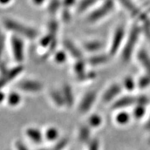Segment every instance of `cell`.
Here are the masks:
<instances>
[{"instance_id": "6da1fadb", "label": "cell", "mask_w": 150, "mask_h": 150, "mask_svg": "<svg viewBox=\"0 0 150 150\" xmlns=\"http://www.w3.org/2000/svg\"><path fill=\"white\" fill-rule=\"evenodd\" d=\"M3 27L12 34L17 35L24 39L33 40L38 36V31L34 27L27 25L13 18H6L2 21Z\"/></svg>"}, {"instance_id": "7a4b0ae2", "label": "cell", "mask_w": 150, "mask_h": 150, "mask_svg": "<svg viewBox=\"0 0 150 150\" xmlns=\"http://www.w3.org/2000/svg\"><path fill=\"white\" fill-rule=\"evenodd\" d=\"M114 8L115 3L113 0H105L102 5L95 8V11H92L88 15L86 18V21L90 24L96 23L106 18L108 15L111 13Z\"/></svg>"}, {"instance_id": "3957f363", "label": "cell", "mask_w": 150, "mask_h": 150, "mask_svg": "<svg viewBox=\"0 0 150 150\" xmlns=\"http://www.w3.org/2000/svg\"><path fill=\"white\" fill-rule=\"evenodd\" d=\"M140 28L138 26H134L129 33V37L122 52V60L125 63H128L132 56L135 47H136L138 38L140 33Z\"/></svg>"}, {"instance_id": "277c9868", "label": "cell", "mask_w": 150, "mask_h": 150, "mask_svg": "<svg viewBox=\"0 0 150 150\" xmlns=\"http://www.w3.org/2000/svg\"><path fill=\"white\" fill-rule=\"evenodd\" d=\"M11 51L13 59L20 65L23 63L25 58V46H24V38L17 35L12 34L10 38Z\"/></svg>"}, {"instance_id": "5b68a950", "label": "cell", "mask_w": 150, "mask_h": 150, "mask_svg": "<svg viewBox=\"0 0 150 150\" xmlns=\"http://www.w3.org/2000/svg\"><path fill=\"white\" fill-rule=\"evenodd\" d=\"M125 38V30L122 26H120L116 28L114 31L110 41L108 54L110 57H112L117 53L120 49L122 45L123 44V40Z\"/></svg>"}, {"instance_id": "8992f818", "label": "cell", "mask_w": 150, "mask_h": 150, "mask_svg": "<svg viewBox=\"0 0 150 150\" xmlns=\"http://www.w3.org/2000/svg\"><path fill=\"white\" fill-rule=\"evenodd\" d=\"M23 71V66L21 65H18L11 69H8L6 72L1 74L0 76V91L7 83L14 79L18 75L21 74Z\"/></svg>"}, {"instance_id": "52a82bcc", "label": "cell", "mask_w": 150, "mask_h": 150, "mask_svg": "<svg viewBox=\"0 0 150 150\" xmlns=\"http://www.w3.org/2000/svg\"><path fill=\"white\" fill-rule=\"evenodd\" d=\"M97 98L96 91H91L88 92L84 95L79 105V111L82 113L87 112L91 109Z\"/></svg>"}, {"instance_id": "ba28073f", "label": "cell", "mask_w": 150, "mask_h": 150, "mask_svg": "<svg viewBox=\"0 0 150 150\" xmlns=\"http://www.w3.org/2000/svg\"><path fill=\"white\" fill-rule=\"evenodd\" d=\"M18 88L21 91L27 93H38L43 88L42 84L35 80H24L20 82Z\"/></svg>"}, {"instance_id": "9c48e42d", "label": "cell", "mask_w": 150, "mask_h": 150, "mask_svg": "<svg viewBox=\"0 0 150 150\" xmlns=\"http://www.w3.org/2000/svg\"><path fill=\"white\" fill-rule=\"evenodd\" d=\"M103 47L104 43L99 40H87L83 43V51L92 54L100 53Z\"/></svg>"}, {"instance_id": "30bf717a", "label": "cell", "mask_w": 150, "mask_h": 150, "mask_svg": "<svg viewBox=\"0 0 150 150\" xmlns=\"http://www.w3.org/2000/svg\"><path fill=\"white\" fill-rule=\"evenodd\" d=\"M110 56L108 54L100 53L93 54L91 57L88 59V63L92 66H98L106 64L109 61Z\"/></svg>"}, {"instance_id": "8fae6325", "label": "cell", "mask_w": 150, "mask_h": 150, "mask_svg": "<svg viewBox=\"0 0 150 150\" xmlns=\"http://www.w3.org/2000/svg\"><path fill=\"white\" fill-rule=\"evenodd\" d=\"M122 91V87L119 84L114 83L110 86L105 91L102 97L103 102H109L112 100L115 97H117Z\"/></svg>"}, {"instance_id": "7c38bea8", "label": "cell", "mask_w": 150, "mask_h": 150, "mask_svg": "<svg viewBox=\"0 0 150 150\" xmlns=\"http://www.w3.org/2000/svg\"><path fill=\"white\" fill-rule=\"evenodd\" d=\"M64 46L66 52H68L70 55H72V56H73L76 60L81 59L83 58L82 52L75 45V44H74L72 41L66 40L64 42Z\"/></svg>"}, {"instance_id": "4fadbf2b", "label": "cell", "mask_w": 150, "mask_h": 150, "mask_svg": "<svg viewBox=\"0 0 150 150\" xmlns=\"http://www.w3.org/2000/svg\"><path fill=\"white\" fill-rule=\"evenodd\" d=\"M62 94L63 95V98H64L65 105L68 108L72 107L74 103V94L72 88L70 87V85L68 84H65L63 86V89H62Z\"/></svg>"}, {"instance_id": "5bb4252c", "label": "cell", "mask_w": 150, "mask_h": 150, "mask_svg": "<svg viewBox=\"0 0 150 150\" xmlns=\"http://www.w3.org/2000/svg\"><path fill=\"white\" fill-rule=\"evenodd\" d=\"M137 58H138L140 64L147 71V74L150 75V57L149 54L145 50H141L138 52Z\"/></svg>"}, {"instance_id": "9a60e30c", "label": "cell", "mask_w": 150, "mask_h": 150, "mask_svg": "<svg viewBox=\"0 0 150 150\" xmlns=\"http://www.w3.org/2000/svg\"><path fill=\"white\" fill-rule=\"evenodd\" d=\"M135 102H136V98H134L133 97H124L116 101L114 103L112 107L115 109L127 107Z\"/></svg>"}, {"instance_id": "2e32d148", "label": "cell", "mask_w": 150, "mask_h": 150, "mask_svg": "<svg viewBox=\"0 0 150 150\" xmlns=\"http://www.w3.org/2000/svg\"><path fill=\"white\" fill-rule=\"evenodd\" d=\"M50 97L53 101V102L56 106L59 107H63L65 105V102L63 98V95L62 94V92L58 91L56 90H52L50 93Z\"/></svg>"}, {"instance_id": "e0dca14e", "label": "cell", "mask_w": 150, "mask_h": 150, "mask_svg": "<svg viewBox=\"0 0 150 150\" xmlns=\"http://www.w3.org/2000/svg\"><path fill=\"white\" fill-rule=\"evenodd\" d=\"M26 134L35 143H40L42 140V136L39 130L34 128H29L26 131Z\"/></svg>"}, {"instance_id": "ac0fdd59", "label": "cell", "mask_w": 150, "mask_h": 150, "mask_svg": "<svg viewBox=\"0 0 150 150\" xmlns=\"http://www.w3.org/2000/svg\"><path fill=\"white\" fill-rule=\"evenodd\" d=\"M91 138V130L88 126L81 127L79 131V140L81 142H88Z\"/></svg>"}, {"instance_id": "d6986e66", "label": "cell", "mask_w": 150, "mask_h": 150, "mask_svg": "<svg viewBox=\"0 0 150 150\" xmlns=\"http://www.w3.org/2000/svg\"><path fill=\"white\" fill-rule=\"evenodd\" d=\"M73 70L77 76L83 74L86 72V61H83V59L76 60L73 66Z\"/></svg>"}, {"instance_id": "ffe728a7", "label": "cell", "mask_w": 150, "mask_h": 150, "mask_svg": "<svg viewBox=\"0 0 150 150\" xmlns=\"http://www.w3.org/2000/svg\"><path fill=\"white\" fill-rule=\"evenodd\" d=\"M97 0H81L78 3L77 9L79 13H83L84 11L93 6V5L96 3Z\"/></svg>"}, {"instance_id": "44dd1931", "label": "cell", "mask_w": 150, "mask_h": 150, "mask_svg": "<svg viewBox=\"0 0 150 150\" xmlns=\"http://www.w3.org/2000/svg\"><path fill=\"white\" fill-rule=\"evenodd\" d=\"M7 102L11 106H16L20 104L21 101V97L18 93L12 92L6 97Z\"/></svg>"}, {"instance_id": "7402d4cb", "label": "cell", "mask_w": 150, "mask_h": 150, "mask_svg": "<svg viewBox=\"0 0 150 150\" xmlns=\"http://www.w3.org/2000/svg\"><path fill=\"white\" fill-rule=\"evenodd\" d=\"M59 131L57 130L56 128L54 127H51V128H49L46 131L45 133V138L47 140L49 141H54L59 138Z\"/></svg>"}, {"instance_id": "603a6c76", "label": "cell", "mask_w": 150, "mask_h": 150, "mask_svg": "<svg viewBox=\"0 0 150 150\" xmlns=\"http://www.w3.org/2000/svg\"><path fill=\"white\" fill-rule=\"evenodd\" d=\"M61 6V0H51L48 6L49 12L52 14H54L59 11Z\"/></svg>"}, {"instance_id": "cb8c5ba5", "label": "cell", "mask_w": 150, "mask_h": 150, "mask_svg": "<svg viewBox=\"0 0 150 150\" xmlns=\"http://www.w3.org/2000/svg\"><path fill=\"white\" fill-rule=\"evenodd\" d=\"M102 122V120L101 116L97 114H93L88 119V124L92 127H97L101 125Z\"/></svg>"}, {"instance_id": "d4e9b609", "label": "cell", "mask_w": 150, "mask_h": 150, "mask_svg": "<svg viewBox=\"0 0 150 150\" xmlns=\"http://www.w3.org/2000/svg\"><path fill=\"white\" fill-rule=\"evenodd\" d=\"M67 52L64 51H59L56 52L55 55H54V61L59 64H63L67 60Z\"/></svg>"}, {"instance_id": "484cf974", "label": "cell", "mask_w": 150, "mask_h": 150, "mask_svg": "<svg viewBox=\"0 0 150 150\" xmlns=\"http://www.w3.org/2000/svg\"><path fill=\"white\" fill-rule=\"evenodd\" d=\"M67 143H68L67 138H63V139L60 140L51 149H40L39 150H63L66 147Z\"/></svg>"}, {"instance_id": "4316f807", "label": "cell", "mask_w": 150, "mask_h": 150, "mask_svg": "<svg viewBox=\"0 0 150 150\" xmlns=\"http://www.w3.org/2000/svg\"><path fill=\"white\" fill-rule=\"evenodd\" d=\"M129 115L128 113L125 112H120L119 114H117V115L116 116V121L118 124L120 125H125V124L128 123L129 120Z\"/></svg>"}, {"instance_id": "83f0119b", "label": "cell", "mask_w": 150, "mask_h": 150, "mask_svg": "<svg viewBox=\"0 0 150 150\" xmlns=\"http://www.w3.org/2000/svg\"><path fill=\"white\" fill-rule=\"evenodd\" d=\"M124 86L127 91H131L135 88V82L134 79L131 76H127L124 81Z\"/></svg>"}, {"instance_id": "f1b7e54d", "label": "cell", "mask_w": 150, "mask_h": 150, "mask_svg": "<svg viewBox=\"0 0 150 150\" xmlns=\"http://www.w3.org/2000/svg\"><path fill=\"white\" fill-rule=\"evenodd\" d=\"M138 84L140 88H145L147 87L150 84V75L147 74L145 76L140 77L139 81H138Z\"/></svg>"}, {"instance_id": "f546056e", "label": "cell", "mask_w": 150, "mask_h": 150, "mask_svg": "<svg viewBox=\"0 0 150 150\" xmlns=\"http://www.w3.org/2000/svg\"><path fill=\"white\" fill-rule=\"evenodd\" d=\"M96 77V74L95 72H84L83 74L80 75V76H77V79L81 81H86L94 79Z\"/></svg>"}, {"instance_id": "4dcf8cb0", "label": "cell", "mask_w": 150, "mask_h": 150, "mask_svg": "<svg viewBox=\"0 0 150 150\" xmlns=\"http://www.w3.org/2000/svg\"><path fill=\"white\" fill-rule=\"evenodd\" d=\"M47 27L49 30V33L55 35L56 34V32H57L58 30H59V23L56 21L50 22L48 24Z\"/></svg>"}, {"instance_id": "1f68e13d", "label": "cell", "mask_w": 150, "mask_h": 150, "mask_svg": "<svg viewBox=\"0 0 150 150\" xmlns=\"http://www.w3.org/2000/svg\"><path fill=\"white\" fill-rule=\"evenodd\" d=\"M145 112V106L138 105L134 110V117H136V119H140V118H141L142 116H143Z\"/></svg>"}, {"instance_id": "d6a6232c", "label": "cell", "mask_w": 150, "mask_h": 150, "mask_svg": "<svg viewBox=\"0 0 150 150\" xmlns=\"http://www.w3.org/2000/svg\"><path fill=\"white\" fill-rule=\"evenodd\" d=\"M99 142L97 138H93L89 142L88 150H99Z\"/></svg>"}, {"instance_id": "836d02e7", "label": "cell", "mask_w": 150, "mask_h": 150, "mask_svg": "<svg viewBox=\"0 0 150 150\" xmlns=\"http://www.w3.org/2000/svg\"><path fill=\"white\" fill-rule=\"evenodd\" d=\"M76 0H61L62 6L63 8L69 9L76 4Z\"/></svg>"}, {"instance_id": "e575fe53", "label": "cell", "mask_w": 150, "mask_h": 150, "mask_svg": "<svg viewBox=\"0 0 150 150\" xmlns=\"http://www.w3.org/2000/svg\"><path fill=\"white\" fill-rule=\"evenodd\" d=\"M148 102H149V99L145 96H140L138 98H136V103H138V104L140 106H145Z\"/></svg>"}, {"instance_id": "d590c367", "label": "cell", "mask_w": 150, "mask_h": 150, "mask_svg": "<svg viewBox=\"0 0 150 150\" xmlns=\"http://www.w3.org/2000/svg\"><path fill=\"white\" fill-rule=\"evenodd\" d=\"M63 21H65V22H69L71 19V15L70 13V11H69V9L67 8H63Z\"/></svg>"}, {"instance_id": "8d00e7d4", "label": "cell", "mask_w": 150, "mask_h": 150, "mask_svg": "<svg viewBox=\"0 0 150 150\" xmlns=\"http://www.w3.org/2000/svg\"><path fill=\"white\" fill-rule=\"evenodd\" d=\"M15 147L16 148V150H29V149L26 147V145H24L23 142L20 141V140L16 142Z\"/></svg>"}, {"instance_id": "74e56055", "label": "cell", "mask_w": 150, "mask_h": 150, "mask_svg": "<svg viewBox=\"0 0 150 150\" xmlns=\"http://www.w3.org/2000/svg\"><path fill=\"white\" fill-rule=\"evenodd\" d=\"M31 1L35 6H41L45 3V0H31Z\"/></svg>"}, {"instance_id": "f35d334b", "label": "cell", "mask_w": 150, "mask_h": 150, "mask_svg": "<svg viewBox=\"0 0 150 150\" xmlns=\"http://www.w3.org/2000/svg\"><path fill=\"white\" fill-rule=\"evenodd\" d=\"M13 0H0V6H6L10 4Z\"/></svg>"}, {"instance_id": "ab89813d", "label": "cell", "mask_w": 150, "mask_h": 150, "mask_svg": "<svg viewBox=\"0 0 150 150\" xmlns=\"http://www.w3.org/2000/svg\"><path fill=\"white\" fill-rule=\"evenodd\" d=\"M6 99V95H4V93L3 92H1L0 91V104L2 103L5 99Z\"/></svg>"}, {"instance_id": "60d3db41", "label": "cell", "mask_w": 150, "mask_h": 150, "mask_svg": "<svg viewBox=\"0 0 150 150\" xmlns=\"http://www.w3.org/2000/svg\"><path fill=\"white\" fill-rule=\"evenodd\" d=\"M146 128H147V129H149V130H150V119H149V120L148 121L147 125H146Z\"/></svg>"}, {"instance_id": "b9f144b4", "label": "cell", "mask_w": 150, "mask_h": 150, "mask_svg": "<svg viewBox=\"0 0 150 150\" xmlns=\"http://www.w3.org/2000/svg\"><path fill=\"white\" fill-rule=\"evenodd\" d=\"M4 36L3 35V33H1V30H0V40H1V38H4Z\"/></svg>"}, {"instance_id": "7bdbcfd3", "label": "cell", "mask_w": 150, "mask_h": 150, "mask_svg": "<svg viewBox=\"0 0 150 150\" xmlns=\"http://www.w3.org/2000/svg\"><path fill=\"white\" fill-rule=\"evenodd\" d=\"M149 142H150V140H149Z\"/></svg>"}]
</instances>
